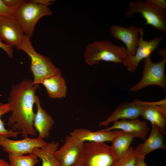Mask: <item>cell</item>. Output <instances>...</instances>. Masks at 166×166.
Masks as SVG:
<instances>
[{"instance_id": "cell-1", "label": "cell", "mask_w": 166, "mask_h": 166, "mask_svg": "<svg viewBox=\"0 0 166 166\" xmlns=\"http://www.w3.org/2000/svg\"><path fill=\"white\" fill-rule=\"evenodd\" d=\"M39 88L38 85L33 84V80L24 79L12 85L7 98L12 112L8 124L12 130L20 132L24 137L37 135L33 126L35 114L33 109L36 102L35 93Z\"/></svg>"}, {"instance_id": "cell-2", "label": "cell", "mask_w": 166, "mask_h": 166, "mask_svg": "<svg viewBox=\"0 0 166 166\" xmlns=\"http://www.w3.org/2000/svg\"><path fill=\"white\" fill-rule=\"evenodd\" d=\"M30 38L25 35L21 42L16 47L29 56L30 61V70L34 77V84L38 85L44 79L52 76L61 75L60 69L56 67L48 57L38 53L33 48Z\"/></svg>"}, {"instance_id": "cell-3", "label": "cell", "mask_w": 166, "mask_h": 166, "mask_svg": "<svg viewBox=\"0 0 166 166\" xmlns=\"http://www.w3.org/2000/svg\"><path fill=\"white\" fill-rule=\"evenodd\" d=\"M127 55L125 47L115 45L108 40L89 43L85 54V61L90 66L98 64L101 61L122 63Z\"/></svg>"}, {"instance_id": "cell-4", "label": "cell", "mask_w": 166, "mask_h": 166, "mask_svg": "<svg viewBox=\"0 0 166 166\" xmlns=\"http://www.w3.org/2000/svg\"><path fill=\"white\" fill-rule=\"evenodd\" d=\"M129 10L125 13L127 18L136 13H140L144 18L145 25H150L159 31L166 32V11L152 3L150 0L131 1Z\"/></svg>"}, {"instance_id": "cell-5", "label": "cell", "mask_w": 166, "mask_h": 166, "mask_svg": "<svg viewBox=\"0 0 166 166\" xmlns=\"http://www.w3.org/2000/svg\"><path fill=\"white\" fill-rule=\"evenodd\" d=\"M82 166H117L119 159L111 146L104 143H85Z\"/></svg>"}, {"instance_id": "cell-6", "label": "cell", "mask_w": 166, "mask_h": 166, "mask_svg": "<svg viewBox=\"0 0 166 166\" xmlns=\"http://www.w3.org/2000/svg\"><path fill=\"white\" fill-rule=\"evenodd\" d=\"M52 14V11L48 6L30 0L22 3L15 9L14 17L22 26L25 35L30 38L38 20L42 17L50 16Z\"/></svg>"}, {"instance_id": "cell-7", "label": "cell", "mask_w": 166, "mask_h": 166, "mask_svg": "<svg viewBox=\"0 0 166 166\" xmlns=\"http://www.w3.org/2000/svg\"><path fill=\"white\" fill-rule=\"evenodd\" d=\"M142 77L140 81L132 86L130 91L136 92L151 85L159 86L166 91V77L164 70L166 57L159 62L153 63L151 56L144 59Z\"/></svg>"}, {"instance_id": "cell-8", "label": "cell", "mask_w": 166, "mask_h": 166, "mask_svg": "<svg viewBox=\"0 0 166 166\" xmlns=\"http://www.w3.org/2000/svg\"><path fill=\"white\" fill-rule=\"evenodd\" d=\"M85 142L70 135L67 136L63 144L54 153L61 166H73L81 158Z\"/></svg>"}, {"instance_id": "cell-9", "label": "cell", "mask_w": 166, "mask_h": 166, "mask_svg": "<svg viewBox=\"0 0 166 166\" xmlns=\"http://www.w3.org/2000/svg\"><path fill=\"white\" fill-rule=\"evenodd\" d=\"M144 33L140 34L139 43L135 55L133 56L127 55L122 63L127 69L131 72H135L140 62L142 59L150 56L164 37V35H162L148 40L144 39Z\"/></svg>"}, {"instance_id": "cell-10", "label": "cell", "mask_w": 166, "mask_h": 166, "mask_svg": "<svg viewBox=\"0 0 166 166\" xmlns=\"http://www.w3.org/2000/svg\"><path fill=\"white\" fill-rule=\"evenodd\" d=\"M43 139L38 137L30 138L28 136L19 140H13L0 136V146L8 153L16 156L33 153L34 148H41L47 144Z\"/></svg>"}, {"instance_id": "cell-11", "label": "cell", "mask_w": 166, "mask_h": 166, "mask_svg": "<svg viewBox=\"0 0 166 166\" xmlns=\"http://www.w3.org/2000/svg\"><path fill=\"white\" fill-rule=\"evenodd\" d=\"M143 27L134 25L126 28L114 25L111 26L110 32L114 38L123 42L126 46L128 55L133 56L135 54L140 39V35L144 33Z\"/></svg>"}, {"instance_id": "cell-12", "label": "cell", "mask_w": 166, "mask_h": 166, "mask_svg": "<svg viewBox=\"0 0 166 166\" xmlns=\"http://www.w3.org/2000/svg\"><path fill=\"white\" fill-rule=\"evenodd\" d=\"M25 35L22 26L14 17H2L0 19V39L5 44L16 47Z\"/></svg>"}, {"instance_id": "cell-13", "label": "cell", "mask_w": 166, "mask_h": 166, "mask_svg": "<svg viewBox=\"0 0 166 166\" xmlns=\"http://www.w3.org/2000/svg\"><path fill=\"white\" fill-rule=\"evenodd\" d=\"M141 106V115L165 131L166 127V100L155 102H145L140 100Z\"/></svg>"}, {"instance_id": "cell-14", "label": "cell", "mask_w": 166, "mask_h": 166, "mask_svg": "<svg viewBox=\"0 0 166 166\" xmlns=\"http://www.w3.org/2000/svg\"><path fill=\"white\" fill-rule=\"evenodd\" d=\"M117 129L130 134L135 138H140L144 140L146 139L149 130L147 122L141 121L138 118L128 120L124 119L117 121L113 122L111 127L101 130L109 131Z\"/></svg>"}, {"instance_id": "cell-15", "label": "cell", "mask_w": 166, "mask_h": 166, "mask_svg": "<svg viewBox=\"0 0 166 166\" xmlns=\"http://www.w3.org/2000/svg\"><path fill=\"white\" fill-rule=\"evenodd\" d=\"M165 131L158 126L152 125L150 134L143 143L135 149L137 157L144 159L148 153L160 148L166 149L164 141Z\"/></svg>"}, {"instance_id": "cell-16", "label": "cell", "mask_w": 166, "mask_h": 166, "mask_svg": "<svg viewBox=\"0 0 166 166\" xmlns=\"http://www.w3.org/2000/svg\"><path fill=\"white\" fill-rule=\"evenodd\" d=\"M141 106L140 100L122 104L117 107L113 113L105 121L100 123V126H107L119 119H133L141 115Z\"/></svg>"}, {"instance_id": "cell-17", "label": "cell", "mask_w": 166, "mask_h": 166, "mask_svg": "<svg viewBox=\"0 0 166 166\" xmlns=\"http://www.w3.org/2000/svg\"><path fill=\"white\" fill-rule=\"evenodd\" d=\"M121 130L103 131L101 130L92 132L84 128H76L70 132V135L79 140L85 142L104 143L107 141L111 142L114 138L122 132Z\"/></svg>"}, {"instance_id": "cell-18", "label": "cell", "mask_w": 166, "mask_h": 166, "mask_svg": "<svg viewBox=\"0 0 166 166\" xmlns=\"http://www.w3.org/2000/svg\"><path fill=\"white\" fill-rule=\"evenodd\" d=\"M37 112L35 113L33 126L38 133V137L43 139L49 135L50 130L54 123V120L41 106L38 97L36 96L35 103Z\"/></svg>"}, {"instance_id": "cell-19", "label": "cell", "mask_w": 166, "mask_h": 166, "mask_svg": "<svg viewBox=\"0 0 166 166\" xmlns=\"http://www.w3.org/2000/svg\"><path fill=\"white\" fill-rule=\"evenodd\" d=\"M61 75L51 76L40 83L45 87L49 96L52 98L61 99L66 96L67 88L65 79Z\"/></svg>"}, {"instance_id": "cell-20", "label": "cell", "mask_w": 166, "mask_h": 166, "mask_svg": "<svg viewBox=\"0 0 166 166\" xmlns=\"http://www.w3.org/2000/svg\"><path fill=\"white\" fill-rule=\"evenodd\" d=\"M59 146L58 142L52 141L41 148H34L33 153L41 159L42 166H61L54 156Z\"/></svg>"}, {"instance_id": "cell-21", "label": "cell", "mask_w": 166, "mask_h": 166, "mask_svg": "<svg viewBox=\"0 0 166 166\" xmlns=\"http://www.w3.org/2000/svg\"><path fill=\"white\" fill-rule=\"evenodd\" d=\"M134 138L132 135L122 131L112 141L111 147L119 159L121 158L129 148Z\"/></svg>"}, {"instance_id": "cell-22", "label": "cell", "mask_w": 166, "mask_h": 166, "mask_svg": "<svg viewBox=\"0 0 166 166\" xmlns=\"http://www.w3.org/2000/svg\"><path fill=\"white\" fill-rule=\"evenodd\" d=\"M8 154L11 166H34L39 162L38 157L34 153L20 156Z\"/></svg>"}, {"instance_id": "cell-23", "label": "cell", "mask_w": 166, "mask_h": 166, "mask_svg": "<svg viewBox=\"0 0 166 166\" xmlns=\"http://www.w3.org/2000/svg\"><path fill=\"white\" fill-rule=\"evenodd\" d=\"M10 111L9 104L0 102V136L7 138L16 137L21 133L18 131L8 129L5 127V124L1 119L2 116Z\"/></svg>"}, {"instance_id": "cell-24", "label": "cell", "mask_w": 166, "mask_h": 166, "mask_svg": "<svg viewBox=\"0 0 166 166\" xmlns=\"http://www.w3.org/2000/svg\"><path fill=\"white\" fill-rule=\"evenodd\" d=\"M136 157L135 149L130 147L125 154L119 159L117 166H136Z\"/></svg>"}, {"instance_id": "cell-25", "label": "cell", "mask_w": 166, "mask_h": 166, "mask_svg": "<svg viewBox=\"0 0 166 166\" xmlns=\"http://www.w3.org/2000/svg\"><path fill=\"white\" fill-rule=\"evenodd\" d=\"M15 9L6 6L2 0H0V16L13 17Z\"/></svg>"}, {"instance_id": "cell-26", "label": "cell", "mask_w": 166, "mask_h": 166, "mask_svg": "<svg viewBox=\"0 0 166 166\" xmlns=\"http://www.w3.org/2000/svg\"><path fill=\"white\" fill-rule=\"evenodd\" d=\"M3 3L7 6L16 9L22 3L27 2L24 0H2Z\"/></svg>"}, {"instance_id": "cell-27", "label": "cell", "mask_w": 166, "mask_h": 166, "mask_svg": "<svg viewBox=\"0 0 166 166\" xmlns=\"http://www.w3.org/2000/svg\"><path fill=\"white\" fill-rule=\"evenodd\" d=\"M0 48L3 49L10 58L13 57V49L12 47L7 45L2 42L0 39Z\"/></svg>"}, {"instance_id": "cell-28", "label": "cell", "mask_w": 166, "mask_h": 166, "mask_svg": "<svg viewBox=\"0 0 166 166\" xmlns=\"http://www.w3.org/2000/svg\"><path fill=\"white\" fill-rule=\"evenodd\" d=\"M154 5L162 9H166V2L165 0H150Z\"/></svg>"}, {"instance_id": "cell-29", "label": "cell", "mask_w": 166, "mask_h": 166, "mask_svg": "<svg viewBox=\"0 0 166 166\" xmlns=\"http://www.w3.org/2000/svg\"><path fill=\"white\" fill-rule=\"evenodd\" d=\"M32 2L38 4L48 6L52 5L53 0H31Z\"/></svg>"}, {"instance_id": "cell-30", "label": "cell", "mask_w": 166, "mask_h": 166, "mask_svg": "<svg viewBox=\"0 0 166 166\" xmlns=\"http://www.w3.org/2000/svg\"><path fill=\"white\" fill-rule=\"evenodd\" d=\"M144 158L136 156V166H148Z\"/></svg>"}, {"instance_id": "cell-31", "label": "cell", "mask_w": 166, "mask_h": 166, "mask_svg": "<svg viewBox=\"0 0 166 166\" xmlns=\"http://www.w3.org/2000/svg\"><path fill=\"white\" fill-rule=\"evenodd\" d=\"M157 53L160 55L162 58L166 57V50L164 49H159L157 51Z\"/></svg>"}, {"instance_id": "cell-32", "label": "cell", "mask_w": 166, "mask_h": 166, "mask_svg": "<svg viewBox=\"0 0 166 166\" xmlns=\"http://www.w3.org/2000/svg\"><path fill=\"white\" fill-rule=\"evenodd\" d=\"M0 166H11V165L9 162L0 158Z\"/></svg>"}, {"instance_id": "cell-33", "label": "cell", "mask_w": 166, "mask_h": 166, "mask_svg": "<svg viewBox=\"0 0 166 166\" xmlns=\"http://www.w3.org/2000/svg\"><path fill=\"white\" fill-rule=\"evenodd\" d=\"M82 159H80L78 162L73 166H82Z\"/></svg>"}, {"instance_id": "cell-34", "label": "cell", "mask_w": 166, "mask_h": 166, "mask_svg": "<svg viewBox=\"0 0 166 166\" xmlns=\"http://www.w3.org/2000/svg\"><path fill=\"white\" fill-rule=\"evenodd\" d=\"M2 16H0V19L2 17Z\"/></svg>"}]
</instances>
